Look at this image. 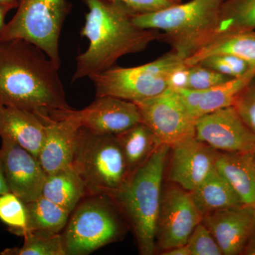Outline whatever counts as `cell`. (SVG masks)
Instances as JSON below:
<instances>
[{
  "label": "cell",
  "mask_w": 255,
  "mask_h": 255,
  "mask_svg": "<svg viewBox=\"0 0 255 255\" xmlns=\"http://www.w3.org/2000/svg\"><path fill=\"white\" fill-rule=\"evenodd\" d=\"M59 68L43 50L27 41L0 40V106L38 116L71 109Z\"/></svg>",
  "instance_id": "1"
},
{
  "label": "cell",
  "mask_w": 255,
  "mask_h": 255,
  "mask_svg": "<svg viewBox=\"0 0 255 255\" xmlns=\"http://www.w3.org/2000/svg\"><path fill=\"white\" fill-rule=\"evenodd\" d=\"M190 192L193 201L203 217L220 210L244 204L216 167Z\"/></svg>",
  "instance_id": "20"
},
{
  "label": "cell",
  "mask_w": 255,
  "mask_h": 255,
  "mask_svg": "<svg viewBox=\"0 0 255 255\" xmlns=\"http://www.w3.org/2000/svg\"><path fill=\"white\" fill-rule=\"evenodd\" d=\"M120 5L132 14H149L182 2V0H108Z\"/></svg>",
  "instance_id": "31"
},
{
  "label": "cell",
  "mask_w": 255,
  "mask_h": 255,
  "mask_svg": "<svg viewBox=\"0 0 255 255\" xmlns=\"http://www.w3.org/2000/svg\"><path fill=\"white\" fill-rule=\"evenodd\" d=\"M9 10L5 9L2 6H0V31L4 27L5 23L4 20L6 17V15L9 12Z\"/></svg>",
  "instance_id": "37"
},
{
  "label": "cell",
  "mask_w": 255,
  "mask_h": 255,
  "mask_svg": "<svg viewBox=\"0 0 255 255\" xmlns=\"http://www.w3.org/2000/svg\"><path fill=\"white\" fill-rule=\"evenodd\" d=\"M186 246L190 255H222L219 244L202 221L194 230Z\"/></svg>",
  "instance_id": "30"
},
{
  "label": "cell",
  "mask_w": 255,
  "mask_h": 255,
  "mask_svg": "<svg viewBox=\"0 0 255 255\" xmlns=\"http://www.w3.org/2000/svg\"><path fill=\"white\" fill-rule=\"evenodd\" d=\"M255 78V68H252L239 78L231 79L224 83L206 90L182 88L175 90L189 112L199 118L201 116L234 105L240 94L251 85Z\"/></svg>",
  "instance_id": "17"
},
{
  "label": "cell",
  "mask_w": 255,
  "mask_h": 255,
  "mask_svg": "<svg viewBox=\"0 0 255 255\" xmlns=\"http://www.w3.org/2000/svg\"><path fill=\"white\" fill-rule=\"evenodd\" d=\"M38 117L45 127V138L38 159L46 175L70 167L80 126L67 118Z\"/></svg>",
  "instance_id": "16"
},
{
  "label": "cell",
  "mask_w": 255,
  "mask_h": 255,
  "mask_svg": "<svg viewBox=\"0 0 255 255\" xmlns=\"http://www.w3.org/2000/svg\"><path fill=\"white\" fill-rule=\"evenodd\" d=\"M25 204L28 214L26 232L36 231L59 233L68 223L70 215L68 211L44 196Z\"/></svg>",
  "instance_id": "24"
},
{
  "label": "cell",
  "mask_w": 255,
  "mask_h": 255,
  "mask_svg": "<svg viewBox=\"0 0 255 255\" xmlns=\"http://www.w3.org/2000/svg\"><path fill=\"white\" fill-rule=\"evenodd\" d=\"M216 169L243 204L255 208V164L249 152H219Z\"/></svg>",
  "instance_id": "19"
},
{
  "label": "cell",
  "mask_w": 255,
  "mask_h": 255,
  "mask_svg": "<svg viewBox=\"0 0 255 255\" xmlns=\"http://www.w3.org/2000/svg\"><path fill=\"white\" fill-rule=\"evenodd\" d=\"M48 117L71 119L80 127L101 135H118L142 122L135 103L111 96L96 97L92 103L81 110L52 111Z\"/></svg>",
  "instance_id": "11"
},
{
  "label": "cell",
  "mask_w": 255,
  "mask_h": 255,
  "mask_svg": "<svg viewBox=\"0 0 255 255\" xmlns=\"http://www.w3.org/2000/svg\"><path fill=\"white\" fill-rule=\"evenodd\" d=\"M88 8L80 35L89 41L77 56L72 81L92 78L114 66L126 55L143 51L152 42L161 41L159 31L138 27L130 11L108 0H84Z\"/></svg>",
  "instance_id": "2"
},
{
  "label": "cell",
  "mask_w": 255,
  "mask_h": 255,
  "mask_svg": "<svg viewBox=\"0 0 255 255\" xmlns=\"http://www.w3.org/2000/svg\"><path fill=\"white\" fill-rule=\"evenodd\" d=\"M3 172L10 192L25 204L41 197L46 174L38 159L18 144L1 138Z\"/></svg>",
  "instance_id": "13"
},
{
  "label": "cell",
  "mask_w": 255,
  "mask_h": 255,
  "mask_svg": "<svg viewBox=\"0 0 255 255\" xmlns=\"http://www.w3.org/2000/svg\"><path fill=\"white\" fill-rule=\"evenodd\" d=\"M19 1L20 0H0V6L10 11L17 8Z\"/></svg>",
  "instance_id": "36"
},
{
  "label": "cell",
  "mask_w": 255,
  "mask_h": 255,
  "mask_svg": "<svg viewBox=\"0 0 255 255\" xmlns=\"http://www.w3.org/2000/svg\"><path fill=\"white\" fill-rule=\"evenodd\" d=\"M42 196L70 214L87 196V191L81 179L70 166L47 174Z\"/></svg>",
  "instance_id": "23"
},
{
  "label": "cell",
  "mask_w": 255,
  "mask_h": 255,
  "mask_svg": "<svg viewBox=\"0 0 255 255\" xmlns=\"http://www.w3.org/2000/svg\"><path fill=\"white\" fill-rule=\"evenodd\" d=\"M249 153L251 156L252 159H253V162H254V164H255V145Z\"/></svg>",
  "instance_id": "38"
},
{
  "label": "cell",
  "mask_w": 255,
  "mask_h": 255,
  "mask_svg": "<svg viewBox=\"0 0 255 255\" xmlns=\"http://www.w3.org/2000/svg\"><path fill=\"white\" fill-rule=\"evenodd\" d=\"M189 75V67L183 63L171 74L169 80V88L177 89L187 88Z\"/></svg>",
  "instance_id": "33"
},
{
  "label": "cell",
  "mask_w": 255,
  "mask_h": 255,
  "mask_svg": "<svg viewBox=\"0 0 255 255\" xmlns=\"http://www.w3.org/2000/svg\"><path fill=\"white\" fill-rule=\"evenodd\" d=\"M21 248H11L1 252L3 255H66L63 237L59 233L29 231L23 235Z\"/></svg>",
  "instance_id": "26"
},
{
  "label": "cell",
  "mask_w": 255,
  "mask_h": 255,
  "mask_svg": "<svg viewBox=\"0 0 255 255\" xmlns=\"http://www.w3.org/2000/svg\"><path fill=\"white\" fill-rule=\"evenodd\" d=\"M231 79H232L231 77L198 63L189 67L187 89L206 90L224 83Z\"/></svg>",
  "instance_id": "29"
},
{
  "label": "cell",
  "mask_w": 255,
  "mask_h": 255,
  "mask_svg": "<svg viewBox=\"0 0 255 255\" xmlns=\"http://www.w3.org/2000/svg\"><path fill=\"white\" fill-rule=\"evenodd\" d=\"M233 106L255 134V85L247 87L238 96Z\"/></svg>",
  "instance_id": "32"
},
{
  "label": "cell",
  "mask_w": 255,
  "mask_h": 255,
  "mask_svg": "<svg viewBox=\"0 0 255 255\" xmlns=\"http://www.w3.org/2000/svg\"><path fill=\"white\" fill-rule=\"evenodd\" d=\"M218 54L235 55L255 68V31L235 32L217 36L195 54L184 60V64L190 67L207 57Z\"/></svg>",
  "instance_id": "22"
},
{
  "label": "cell",
  "mask_w": 255,
  "mask_h": 255,
  "mask_svg": "<svg viewBox=\"0 0 255 255\" xmlns=\"http://www.w3.org/2000/svg\"><path fill=\"white\" fill-rule=\"evenodd\" d=\"M146 124L162 144L172 147L195 137L196 117L187 110L178 92L167 89L160 95L133 102Z\"/></svg>",
  "instance_id": "9"
},
{
  "label": "cell",
  "mask_w": 255,
  "mask_h": 255,
  "mask_svg": "<svg viewBox=\"0 0 255 255\" xmlns=\"http://www.w3.org/2000/svg\"><path fill=\"white\" fill-rule=\"evenodd\" d=\"M163 255H190L187 246H182L175 247L162 252Z\"/></svg>",
  "instance_id": "34"
},
{
  "label": "cell",
  "mask_w": 255,
  "mask_h": 255,
  "mask_svg": "<svg viewBox=\"0 0 255 255\" xmlns=\"http://www.w3.org/2000/svg\"><path fill=\"white\" fill-rule=\"evenodd\" d=\"M195 138L219 152H250L255 145V134L233 105L196 119Z\"/></svg>",
  "instance_id": "12"
},
{
  "label": "cell",
  "mask_w": 255,
  "mask_h": 255,
  "mask_svg": "<svg viewBox=\"0 0 255 255\" xmlns=\"http://www.w3.org/2000/svg\"><path fill=\"white\" fill-rule=\"evenodd\" d=\"M225 0H191L149 14L133 15L138 27L159 31L162 39L186 60L217 36Z\"/></svg>",
  "instance_id": "3"
},
{
  "label": "cell",
  "mask_w": 255,
  "mask_h": 255,
  "mask_svg": "<svg viewBox=\"0 0 255 255\" xmlns=\"http://www.w3.org/2000/svg\"><path fill=\"white\" fill-rule=\"evenodd\" d=\"M203 216L190 191L171 182L162 190L156 232V247L162 251L185 246Z\"/></svg>",
  "instance_id": "10"
},
{
  "label": "cell",
  "mask_w": 255,
  "mask_h": 255,
  "mask_svg": "<svg viewBox=\"0 0 255 255\" xmlns=\"http://www.w3.org/2000/svg\"><path fill=\"white\" fill-rule=\"evenodd\" d=\"M0 137L18 144L38 158L45 138L44 124L29 111L0 106Z\"/></svg>",
  "instance_id": "18"
},
{
  "label": "cell",
  "mask_w": 255,
  "mask_h": 255,
  "mask_svg": "<svg viewBox=\"0 0 255 255\" xmlns=\"http://www.w3.org/2000/svg\"><path fill=\"white\" fill-rule=\"evenodd\" d=\"M116 137L123 152L129 179L162 144L143 122L135 124Z\"/></svg>",
  "instance_id": "21"
},
{
  "label": "cell",
  "mask_w": 255,
  "mask_h": 255,
  "mask_svg": "<svg viewBox=\"0 0 255 255\" xmlns=\"http://www.w3.org/2000/svg\"><path fill=\"white\" fill-rule=\"evenodd\" d=\"M184 63V60L172 50L150 63L132 68L114 66L90 79L96 97L111 96L136 102L166 91L171 74Z\"/></svg>",
  "instance_id": "8"
},
{
  "label": "cell",
  "mask_w": 255,
  "mask_h": 255,
  "mask_svg": "<svg viewBox=\"0 0 255 255\" xmlns=\"http://www.w3.org/2000/svg\"><path fill=\"white\" fill-rule=\"evenodd\" d=\"M199 64L232 78H239L252 69L246 60L229 54L211 55Z\"/></svg>",
  "instance_id": "28"
},
{
  "label": "cell",
  "mask_w": 255,
  "mask_h": 255,
  "mask_svg": "<svg viewBox=\"0 0 255 255\" xmlns=\"http://www.w3.org/2000/svg\"><path fill=\"white\" fill-rule=\"evenodd\" d=\"M170 146L161 144L114 199L127 216L142 255L155 254L164 169Z\"/></svg>",
  "instance_id": "4"
},
{
  "label": "cell",
  "mask_w": 255,
  "mask_h": 255,
  "mask_svg": "<svg viewBox=\"0 0 255 255\" xmlns=\"http://www.w3.org/2000/svg\"><path fill=\"white\" fill-rule=\"evenodd\" d=\"M108 196L87 195L69 218L62 234L66 255H87L117 241L123 225Z\"/></svg>",
  "instance_id": "6"
},
{
  "label": "cell",
  "mask_w": 255,
  "mask_h": 255,
  "mask_svg": "<svg viewBox=\"0 0 255 255\" xmlns=\"http://www.w3.org/2000/svg\"><path fill=\"white\" fill-rule=\"evenodd\" d=\"M202 223L223 255L242 254L255 231V208L242 204L220 210L204 216Z\"/></svg>",
  "instance_id": "15"
},
{
  "label": "cell",
  "mask_w": 255,
  "mask_h": 255,
  "mask_svg": "<svg viewBox=\"0 0 255 255\" xmlns=\"http://www.w3.org/2000/svg\"><path fill=\"white\" fill-rule=\"evenodd\" d=\"M7 184L5 180L4 172H3L2 164H1V156H0V195L9 192Z\"/></svg>",
  "instance_id": "35"
},
{
  "label": "cell",
  "mask_w": 255,
  "mask_h": 255,
  "mask_svg": "<svg viewBox=\"0 0 255 255\" xmlns=\"http://www.w3.org/2000/svg\"><path fill=\"white\" fill-rule=\"evenodd\" d=\"M0 221L16 236H23L27 231L26 204L10 191L0 195Z\"/></svg>",
  "instance_id": "27"
},
{
  "label": "cell",
  "mask_w": 255,
  "mask_h": 255,
  "mask_svg": "<svg viewBox=\"0 0 255 255\" xmlns=\"http://www.w3.org/2000/svg\"><path fill=\"white\" fill-rule=\"evenodd\" d=\"M172 157L168 179L188 191H192L216 167L219 151L194 137L170 147Z\"/></svg>",
  "instance_id": "14"
},
{
  "label": "cell",
  "mask_w": 255,
  "mask_h": 255,
  "mask_svg": "<svg viewBox=\"0 0 255 255\" xmlns=\"http://www.w3.org/2000/svg\"><path fill=\"white\" fill-rule=\"evenodd\" d=\"M255 30V0H225L220 11L217 36Z\"/></svg>",
  "instance_id": "25"
},
{
  "label": "cell",
  "mask_w": 255,
  "mask_h": 255,
  "mask_svg": "<svg viewBox=\"0 0 255 255\" xmlns=\"http://www.w3.org/2000/svg\"><path fill=\"white\" fill-rule=\"evenodd\" d=\"M71 167L83 182L87 195L114 199L129 180L116 135L95 133L84 127L78 130Z\"/></svg>",
  "instance_id": "5"
},
{
  "label": "cell",
  "mask_w": 255,
  "mask_h": 255,
  "mask_svg": "<svg viewBox=\"0 0 255 255\" xmlns=\"http://www.w3.org/2000/svg\"><path fill=\"white\" fill-rule=\"evenodd\" d=\"M16 14L0 31L1 41L21 39L61 65L59 39L71 5L67 0H20Z\"/></svg>",
  "instance_id": "7"
}]
</instances>
